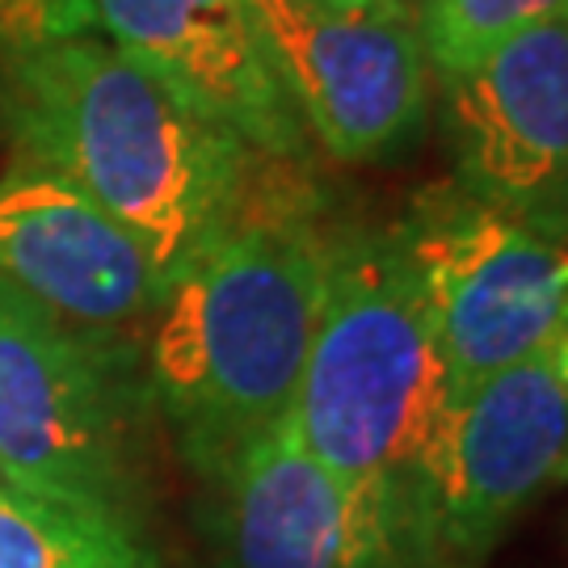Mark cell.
<instances>
[{"label": "cell", "mask_w": 568, "mask_h": 568, "mask_svg": "<svg viewBox=\"0 0 568 568\" xmlns=\"http://www.w3.org/2000/svg\"><path fill=\"white\" fill-rule=\"evenodd\" d=\"M333 224L304 161L265 156L227 227L156 307L148 400L206 485L291 417L325 295Z\"/></svg>", "instance_id": "6da1fadb"}, {"label": "cell", "mask_w": 568, "mask_h": 568, "mask_svg": "<svg viewBox=\"0 0 568 568\" xmlns=\"http://www.w3.org/2000/svg\"><path fill=\"white\" fill-rule=\"evenodd\" d=\"M0 126L13 161L60 173L114 215L164 291L224 232L265 161L98 30L0 55Z\"/></svg>", "instance_id": "7a4b0ae2"}, {"label": "cell", "mask_w": 568, "mask_h": 568, "mask_svg": "<svg viewBox=\"0 0 568 568\" xmlns=\"http://www.w3.org/2000/svg\"><path fill=\"white\" fill-rule=\"evenodd\" d=\"M447 396L396 227L333 224L321 316L291 405L304 447L349 485L387 497L417 530V476Z\"/></svg>", "instance_id": "3957f363"}, {"label": "cell", "mask_w": 568, "mask_h": 568, "mask_svg": "<svg viewBox=\"0 0 568 568\" xmlns=\"http://www.w3.org/2000/svg\"><path fill=\"white\" fill-rule=\"evenodd\" d=\"M140 358L0 278V480L140 527Z\"/></svg>", "instance_id": "277c9868"}, {"label": "cell", "mask_w": 568, "mask_h": 568, "mask_svg": "<svg viewBox=\"0 0 568 568\" xmlns=\"http://www.w3.org/2000/svg\"><path fill=\"white\" fill-rule=\"evenodd\" d=\"M396 236L417 278L450 392L568 342V241L434 185Z\"/></svg>", "instance_id": "5b68a950"}, {"label": "cell", "mask_w": 568, "mask_h": 568, "mask_svg": "<svg viewBox=\"0 0 568 568\" xmlns=\"http://www.w3.org/2000/svg\"><path fill=\"white\" fill-rule=\"evenodd\" d=\"M568 480V384L556 349L455 387L417 476L426 568H485L514 518Z\"/></svg>", "instance_id": "8992f818"}, {"label": "cell", "mask_w": 568, "mask_h": 568, "mask_svg": "<svg viewBox=\"0 0 568 568\" xmlns=\"http://www.w3.org/2000/svg\"><path fill=\"white\" fill-rule=\"evenodd\" d=\"M286 102L333 161L375 164L417 140L429 60L417 13L328 0H248Z\"/></svg>", "instance_id": "52a82bcc"}, {"label": "cell", "mask_w": 568, "mask_h": 568, "mask_svg": "<svg viewBox=\"0 0 568 568\" xmlns=\"http://www.w3.org/2000/svg\"><path fill=\"white\" fill-rule=\"evenodd\" d=\"M438 81L450 182L568 241V21L514 34Z\"/></svg>", "instance_id": "ba28073f"}, {"label": "cell", "mask_w": 568, "mask_h": 568, "mask_svg": "<svg viewBox=\"0 0 568 568\" xmlns=\"http://www.w3.org/2000/svg\"><path fill=\"white\" fill-rule=\"evenodd\" d=\"M211 488L227 568H426L405 514L321 464L291 417Z\"/></svg>", "instance_id": "9c48e42d"}, {"label": "cell", "mask_w": 568, "mask_h": 568, "mask_svg": "<svg viewBox=\"0 0 568 568\" xmlns=\"http://www.w3.org/2000/svg\"><path fill=\"white\" fill-rule=\"evenodd\" d=\"M0 278L84 328L156 316L164 286L126 227L84 190L30 161L0 173Z\"/></svg>", "instance_id": "30bf717a"}, {"label": "cell", "mask_w": 568, "mask_h": 568, "mask_svg": "<svg viewBox=\"0 0 568 568\" xmlns=\"http://www.w3.org/2000/svg\"><path fill=\"white\" fill-rule=\"evenodd\" d=\"M93 9L105 39L232 126L253 152L307 161L312 140L270 68L248 0H93Z\"/></svg>", "instance_id": "8fae6325"}, {"label": "cell", "mask_w": 568, "mask_h": 568, "mask_svg": "<svg viewBox=\"0 0 568 568\" xmlns=\"http://www.w3.org/2000/svg\"><path fill=\"white\" fill-rule=\"evenodd\" d=\"M0 568H164L143 527L0 493Z\"/></svg>", "instance_id": "7c38bea8"}, {"label": "cell", "mask_w": 568, "mask_h": 568, "mask_svg": "<svg viewBox=\"0 0 568 568\" xmlns=\"http://www.w3.org/2000/svg\"><path fill=\"white\" fill-rule=\"evenodd\" d=\"M568 21V0H422L417 30L426 60L438 77H450L485 51L535 26Z\"/></svg>", "instance_id": "4fadbf2b"}, {"label": "cell", "mask_w": 568, "mask_h": 568, "mask_svg": "<svg viewBox=\"0 0 568 568\" xmlns=\"http://www.w3.org/2000/svg\"><path fill=\"white\" fill-rule=\"evenodd\" d=\"M98 30L93 0H0V55Z\"/></svg>", "instance_id": "5bb4252c"}, {"label": "cell", "mask_w": 568, "mask_h": 568, "mask_svg": "<svg viewBox=\"0 0 568 568\" xmlns=\"http://www.w3.org/2000/svg\"><path fill=\"white\" fill-rule=\"evenodd\" d=\"M342 9H387V13H417L422 0H328Z\"/></svg>", "instance_id": "9a60e30c"}, {"label": "cell", "mask_w": 568, "mask_h": 568, "mask_svg": "<svg viewBox=\"0 0 568 568\" xmlns=\"http://www.w3.org/2000/svg\"><path fill=\"white\" fill-rule=\"evenodd\" d=\"M556 366H560V379L568 384V342L556 345Z\"/></svg>", "instance_id": "2e32d148"}, {"label": "cell", "mask_w": 568, "mask_h": 568, "mask_svg": "<svg viewBox=\"0 0 568 568\" xmlns=\"http://www.w3.org/2000/svg\"><path fill=\"white\" fill-rule=\"evenodd\" d=\"M0 493H13V488H9V485H4V480H0Z\"/></svg>", "instance_id": "e0dca14e"}]
</instances>
